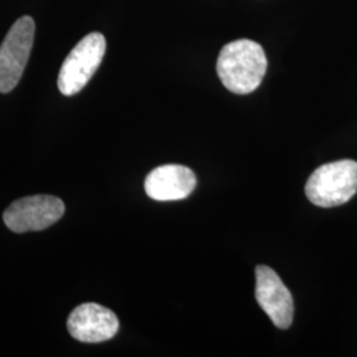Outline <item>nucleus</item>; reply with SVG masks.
<instances>
[{
	"instance_id": "6e6552de",
	"label": "nucleus",
	"mask_w": 357,
	"mask_h": 357,
	"mask_svg": "<svg viewBox=\"0 0 357 357\" xmlns=\"http://www.w3.org/2000/svg\"><path fill=\"white\" fill-rule=\"evenodd\" d=\"M196 187V176L191 168L166 165L153 169L144 181V190L156 202H176L191 195Z\"/></svg>"
},
{
	"instance_id": "20e7f679",
	"label": "nucleus",
	"mask_w": 357,
	"mask_h": 357,
	"mask_svg": "<svg viewBox=\"0 0 357 357\" xmlns=\"http://www.w3.org/2000/svg\"><path fill=\"white\" fill-rule=\"evenodd\" d=\"M35 22L31 16L19 19L0 47V93H10L19 84L31 56Z\"/></svg>"
},
{
	"instance_id": "f257e3e1",
	"label": "nucleus",
	"mask_w": 357,
	"mask_h": 357,
	"mask_svg": "<svg viewBox=\"0 0 357 357\" xmlns=\"http://www.w3.org/2000/svg\"><path fill=\"white\" fill-rule=\"evenodd\" d=\"M268 70L264 48L252 40L241 38L227 44L217 60V75L222 85L234 94H249L262 82Z\"/></svg>"
},
{
	"instance_id": "f03ea898",
	"label": "nucleus",
	"mask_w": 357,
	"mask_h": 357,
	"mask_svg": "<svg viewBox=\"0 0 357 357\" xmlns=\"http://www.w3.org/2000/svg\"><path fill=\"white\" fill-rule=\"evenodd\" d=\"M356 192L357 162L351 159L323 165L307 180V199L321 208L345 204Z\"/></svg>"
},
{
	"instance_id": "7ed1b4c3",
	"label": "nucleus",
	"mask_w": 357,
	"mask_h": 357,
	"mask_svg": "<svg viewBox=\"0 0 357 357\" xmlns=\"http://www.w3.org/2000/svg\"><path fill=\"white\" fill-rule=\"evenodd\" d=\"M106 52L102 33L93 32L82 38L65 59L57 79L59 90L66 96H75L84 89L97 72Z\"/></svg>"
},
{
	"instance_id": "0eeeda50",
	"label": "nucleus",
	"mask_w": 357,
	"mask_h": 357,
	"mask_svg": "<svg viewBox=\"0 0 357 357\" xmlns=\"http://www.w3.org/2000/svg\"><path fill=\"white\" fill-rule=\"evenodd\" d=\"M69 333L82 343H102L113 339L119 330L114 312L97 303L76 307L66 323Z\"/></svg>"
},
{
	"instance_id": "423d86ee",
	"label": "nucleus",
	"mask_w": 357,
	"mask_h": 357,
	"mask_svg": "<svg viewBox=\"0 0 357 357\" xmlns=\"http://www.w3.org/2000/svg\"><path fill=\"white\" fill-rule=\"evenodd\" d=\"M255 299L275 327L287 330L294 319L293 295L268 266L255 268Z\"/></svg>"
},
{
	"instance_id": "39448f33",
	"label": "nucleus",
	"mask_w": 357,
	"mask_h": 357,
	"mask_svg": "<svg viewBox=\"0 0 357 357\" xmlns=\"http://www.w3.org/2000/svg\"><path fill=\"white\" fill-rule=\"evenodd\" d=\"M63 200L50 195H36L13 202L3 220L7 228L15 233L38 231L52 227L64 216Z\"/></svg>"
}]
</instances>
